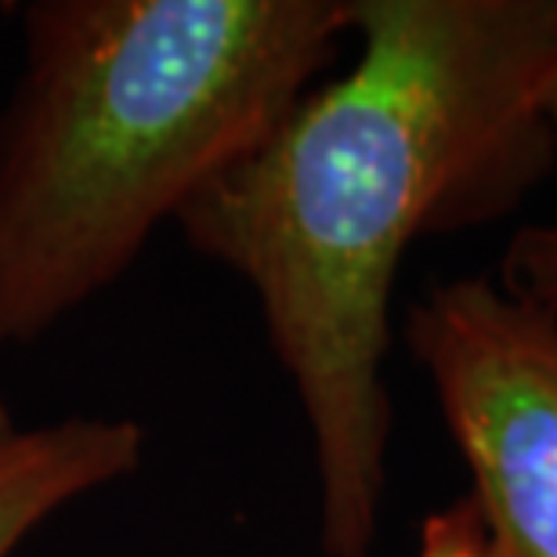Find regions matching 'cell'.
<instances>
[{
    "instance_id": "obj_5",
    "label": "cell",
    "mask_w": 557,
    "mask_h": 557,
    "mask_svg": "<svg viewBox=\"0 0 557 557\" xmlns=\"http://www.w3.org/2000/svg\"><path fill=\"white\" fill-rule=\"evenodd\" d=\"M499 286L557 311V225H525L515 232L499 264Z\"/></svg>"
},
{
    "instance_id": "obj_6",
    "label": "cell",
    "mask_w": 557,
    "mask_h": 557,
    "mask_svg": "<svg viewBox=\"0 0 557 557\" xmlns=\"http://www.w3.org/2000/svg\"><path fill=\"white\" fill-rule=\"evenodd\" d=\"M417 557H493L482 515L471 496L423 518Z\"/></svg>"
},
{
    "instance_id": "obj_2",
    "label": "cell",
    "mask_w": 557,
    "mask_h": 557,
    "mask_svg": "<svg viewBox=\"0 0 557 557\" xmlns=\"http://www.w3.org/2000/svg\"><path fill=\"white\" fill-rule=\"evenodd\" d=\"M351 29L348 0H44L0 124V348L33 341L253 152Z\"/></svg>"
},
{
    "instance_id": "obj_7",
    "label": "cell",
    "mask_w": 557,
    "mask_h": 557,
    "mask_svg": "<svg viewBox=\"0 0 557 557\" xmlns=\"http://www.w3.org/2000/svg\"><path fill=\"white\" fill-rule=\"evenodd\" d=\"M540 120H543V131H547V141H550V152L557 160V44H554V54L547 62V73H543V84H540Z\"/></svg>"
},
{
    "instance_id": "obj_4",
    "label": "cell",
    "mask_w": 557,
    "mask_h": 557,
    "mask_svg": "<svg viewBox=\"0 0 557 557\" xmlns=\"http://www.w3.org/2000/svg\"><path fill=\"white\" fill-rule=\"evenodd\" d=\"M141 445L135 420L73 417L18 428L0 406V557L62 504L135 471Z\"/></svg>"
},
{
    "instance_id": "obj_3",
    "label": "cell",
    "mask_w": 557,
    "mask_h": 557,
    "mask_svg": "<svg viewBox=\"0 0 557 557\" xmlns=\"http://www.w3.org/2000/svg\"><path fill=\"white\" fill-rule=\"evenodd\" d=\"M406 344L471 471L493 557H557V311L467 275L409 308Z\"/></svg>"
},
{
    "instance_id": "obj_1",
    "label": "cell",
    "mask_w": 557,
    "mask_h": 557,
    "mask_svg": "<svg viewBox=\"0 0 557 557\" xmlns=\"http://www.w3.org/2000/svg\"><path fill=\"white\" fill-rule=\"evenodd\" d=\"M359 59L177 210L236 269L305 406L326 557H370L384 359L409 243L510 207L554 160L540 84L557 0H348Z\"/></svg>"
}]
</instances>
